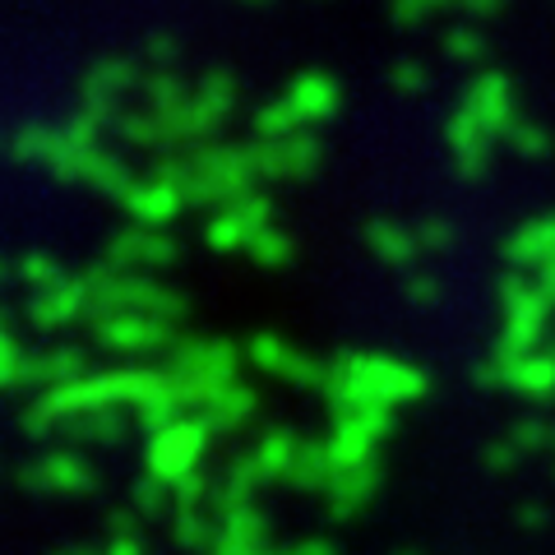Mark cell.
<instances>
[{
	"label": "cell",
	"instance_id": "6da1fadb",
	"mask_svg": "<svg viewBox=\"0 0 555 555\" xmlns=\"http://www.w3.org/2000/svg\"><path fill=\"white\" fill-rule=\"evenodd\" d=\"M204 444H208V426L204 422H171L149 444V473L163 477L167 486H177L181 477L199 473L195 463L204 459Z\"/></svg>",
	"mask_w": 555,
	"mask_h": 555
},
{
	"label": "cell",
	"instance_id": "7a4b0ae2",
	"mask_svg": "<svg viewBox=\"0 0 555 555\" xmlns=\"http://www.w3.org/2000/svg\"><path fill=\"white\" fill-rule=\"evenodd\" d=\"M24 486L42 495H83L93 491V467L79 454H69V449H51L33 467H24Z\"/></svg>",
	"mask_w": 555,
	"mask_h": 555
},
{
	"label": "cell",
	"instance_id": "3957f363",
	"mask_svg": "<svg viewBox=\"0 0 555 555\" xmlns=\"http://www.w3.org/2000/svg\"><path fill=\"white\" fill-rule=\"evenodd\" d=\"M375 491H379V467L375 463H366V467H338V477L328 481V491H324V509H328V518H357L361 509L375 500Z\"/></svg>",
	"mask_w": 555,
	"mask_h": 555
},
{
	"label": "cell",
	"instance_id": "277c9868",
	"mask_svg": "<svg viewBox=\"0 0 555 555\" xmlns=\"http://www.w3.org/2000/svg\"><path fill=\"white\" fill-rule=\"evenodd\" d=\"M171 537H177V546H185L190 555H208L218 542H222V518L214 509H177L171 514Z\"/></svg>",
	"mask_w": 555,
	"mask_h": 555
},
{
	"label": "cell",
	"instance_id": "5b68a950",
	"mask_svg": "<svg viewBox=\"0 0 555 555\" xmlns=\"http://www.w3.org/2000/svg\"><path fill=\"white\" fill-rule=\"evenodd\" d=\"M334 477H338V463L328 454V440H301L297 463H292V473H287V486H297V491H328Z\"/></svg>",
	"mask_w": 555,
	"mask_h": 555
},
{
	"label": "cell",
	"instance_id": "8992f818",
	"mask_svg": "<svg viewBox=\"0 0 555 555\" xmlns=\"http://www.w3.org/2000/svg\"><path fill=\"white\" fill-rule=\"evenodd\" d=\"M222 542L236 546V551H246V555H259L269 542V518L264 509H255V505H241L232 514H222Z\"/></svg>",
	"mask_w": 555,
	"mask_h": 555
},
{
	"label": "cell",
	"instance_id": "52a82bcc",
	"mask_svg": "<svg viewBox=\"0 0 555 555\" xmlns=\"http://www.w3.org/2000/svg\"><path fill=\"white\" fill-rule=\"evenodd\" d=\"M297 449H301V440L292 436V430H269L264 440H259V449H255V459L264 463V473L273 477V481H287V473H292V463H297Z\"/></svg>",
	"mask_w": 555,
	"mask_h": 555
},
{
	"label": "cell",
	"instance_id": "ba28073f",
	"mask_svg": "<svg viewBox=\"0 0 555 555\" xmlns=\"http://www.w3.org/2000/svg\"><path fill=\"white\" fill-rule=\"evenodd\" d=\"M120 436H126V426H120V416L112 408H93L69 426V440H79V444H116Z\"/></svg>",
	"mask_w": 555,
	"mask_h": 555
},
{
	"label": "cell",
	"instance_id": "9c48e42d",
	"mask_svg": "<svg viewBox=\"0 0 555 555\" xmlns=\"http://www.w3.org/2000/svg\"><path fill=\"white\" fill-rule=\"evenodd\" d=\"M130 509H139L144 518H167V514H177V491L163 481V477H144V481H134V491H130Z\"/></svg>",
	"mask_w": 555,
	"mask_h": 555
},
{
	"label": "cell",
	"instance_id": "30bf717a",
	"mask_svg": "<svg viewBox=\"0 0 555 555\" xmlns=\"http://www.w3.org/2000/svg\"><path fill=\"white\" fill-rule=\"evenodd\" d=\"M246 416H250V393H228V398H214V403H208V422L222 426V430L241 426Z\"/></svg>",
	"mask_w": 555,
	"mask_h": 555
},
{
	"label": "cell",
	"instance_id": "8fae6325",
	"mask_svg": "<svg viewBox=\"0 0 555 555\" xmlns=\"http://www.w3.org/2000/svg\"><path fill=\"white\" fill-rule=\"evenodd\" d=\"M171 408H177V398L171 393H158V398H144V403H139V422L144 426H153V430H167L171 426Z\"/></svg>",
	"mask_w": 555,
	"mask_h": 555
},
{
	"label": "cell",
	"instance_id": "7c38bea8",
	"mask_svg": "<svg viewBox=\"0 0 555 555\" xmlns=\"http://www.w3.org/2000/svg\"><path fill=\"white\" fill-rule=\"evenodd\" d=\"M139 524H144V514L139 509H116L107 518V537H139Z\"/></svg>",
	"mask_w": 555,
	"mask_h": 555
},
{
	"label": "cell",
	"instance_id": "4fadbf2b",
	"mask_svg": "<svg viewBox=\"0 0 555 555\" xmlns=\"http://www.w3.org/2000/svg\"><path fill=\"white\" fill-rule=\"evenodd\" d=\"M518 385L532 389V393H546V389H555V371L551 366H528V375H518Z\"/></svg>",
	"mask_w": 555,
	"mask_h": 555
},
{
	"label": "cell",
	"instance_id": "5bb4252c",
	"mask_svg": "<svg viewBox=\"0 0 555 555\" xmlns=\"http://www.w3.org/2000/svg\"><path fill=\"white\" fill-rule=\"evenodd\" d=\"M102 555H144V542H139V537H107Z\"/></svg>",
	"mask_w": 555,
	"mask_h": 555
},
{
	"label": "cell",
	"instance_id": "9a60e30c",
	"mask_svg": "<svg viewBox=\"0 0 555 555\" xmlns=\"http://www.w3.org/2000/svg\"><path fill=\"white\" fill-rule=\"evenodd\" d=\"M542 440H546V430L537 426V422H528V426H518V430H514V444H518V449H537Z\"/></svg>",
	"mask_w": 555,
	"mask_h": 555
},
{
	"label": "cell",
	"instance_id": "2e32d148",
	"mask_svg": "<svg viewBox=\"0 0 555 555\" xmlns=\"http://www.w3.org/2000/svg\"><path fill=\"white\" fill-rule=\"evenodd\" d=\"M297 555H338V546L328 537H306V542H297Z\"/></svg>",
	"mask_w": 555,
	"mask_h": 555
},
{
	"label": "cell",
	"instance_id": "e0dca14e",
	"mask_svg": "<svg viewBox=\"0 0 555 555\" xmlns=\"http://www.w3.org/2000/svg\"><path fill=\"white\" fill-rule=\"evenodd\" d=\"M518 459V444L514 440H500L495 449H491V467H509Z\"/></svg>",
	"mask_w": 555,
	"mask_h": 555
},
{
	"label": "cell",
	"instance_id": "ac0fdd59",
	"mask_svg": "<svg viewBox=\"0 0 555 555\" xmlns=\"http://www.w3.org/2000/svg\"><path fill=\"white\" fill-rule=\"evenodd\" d=\"M518 524H524L528 532H537V528L546 524V509L542 505H524V509H518Z\"/></svg>",
	"mask_w": 555,
	"mask_h": 555
},
{
	"label": "cell",
	"instance_id": "d6986e66",
	"mask_svg": "<svg viewBox=\"0 0 555 555\" xmlns=\"http://www.w3.org/2000/svg\"><path fill=\"white\" fill-rule=\"evenodd\" d=\"M208 555H246V551H236V546H228V542H218V546L208 551Z\"/></svg>",
	"mask_w": 555,
	"mask_h": 555
},
{
	"label": "cell",
	"instance_id": "ffe728a7",
	"mask_svg": "<svg viewBox=\"0 0 555 555\" xmlns=\"http://www.w3.org/2000/svg\"><path fill=\"white\" fill-rule=\"evenodd\" d=\"M56 555H102V551H89V546H65V551H56Z\"/></svg>",
	"mask_w": 555,
	"mask_h": 555
},
{
	"label": "cell",
	"instance_id": "44dd1931",
	"mask_svg": "<svg viewBox=\"0 0 555 555\" xmlns=\"http://www.w3.org/2000/svg\"><path fill=\"white\" fill-rule=\"evenodd\" d=\"M398 555H422V551H398Z\"/></svg>",
	"mask_w": 555,
	"mask_h": 555
}]
</instances>
